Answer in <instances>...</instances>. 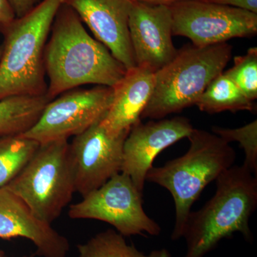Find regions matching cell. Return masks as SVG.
<instances>
[{"mask_svg":"<svg viewBox=\"0 0 257 257\" xmlns=\"http://www.w3.org/2000/svg\"><path fill=\"white\" fill-rule=\"evenodd\" d=\"M64 0H42L32 11L0 29L4 36L0 60V101L15 96L46 94L44 54Z\"/></svg>","mask_w":257,"mask_h":257,"instance_id":"obj_4","label":"cell"},{"mask_svg":"<svg viewBox=\"0 0 257 257\" xmlns=\"http://www.w3.org/2000/svg\"><path fill=\"white\" fill-rule=\"evenodd\" d=\"M79 257H172L170 251L160 248L148 254L126 243L124 236L114 229L98 233L87 242L77 245Z\"/></svg>","mask_w":257,"mask_h":257,"instance_id":"obj_18","label":"cell"},{"mask_svg":"<svg viewBox=\"0 0 257 257\" xmlns=\"http://www.w3.org/2000/svg\"><path fill=\"white\" fill-rule=\"evenodd\" d=\"M50 32L44 54L50 101L84 84L114 87L126 74L124 65L88 34L78 15L67 5H61Z\"/></svg>","mask_w":257,"mask_h":257,"instance_id":"obj_1","label":"cell"},{"mask_svg":"<svg viewBox=\"0 0 257 257\" xmlns=\"http://www.w3.org/2000/svg\"><path fill=\"white\" fill-rule=\"evenodd\" d=\"M17 237L32 241L42 257H66L70 248L68 239L38 219L23 199L0 187V238Z\"/></svg>","mask_w":257,"mask_h":257,"instance_id":"obj_14","label":"cell"},{"mask_svg":"<svg viewBox=\"0 0 257 257\" xmlns=\"http://www.w3.org/2000/svg\"><path fill=\"white\" fill-rule=\"evenodd\" d=\"M128 133L109 135L97 121L69 143L75 192L82 197L121 172L123 146Z\"/></svg>","mask_w":257,"mask_h":257,"instance_id":"obj_10","label":"cell"},{"mask_svg":"<svg viewBox=\"0 0 257 257\" xmlns=\"http://www.w3.org/2000/svg\"><path fill=\"white\" fill-rule=\"evenodd\" d=\"M232 55L226 42L207 47L188 45L155 73V84L141 119H164L196 102L223 71Z\"/></svg>","mask_w":257,"mask_h":257,"instance_id":"obj_5","label":"cell"},{"mask_svg":"<svg viewBox=\"0 0 257 257\" xmlns=\"http://www.w3.org/2000/svg\"><path fill=\"white\" fill-rule=\"evenodd\" d=\"M126 70L137 67L128 30L132 0H64Z\"/></svg>","mask_w":257,"mask_h":257,"instance_id":"obj_13","label":"cell"},{"mask_svg":"<svg viewBox=\"0 0 257 257\" xmlns=\"http://www.w3.org/2000/svg\"><path fill=\"white\" fill-rule=\"evenodd\" d=\"M5 187L23 199L38 219L52 224L76 192L68 140L40 144L31 160Z\"/></svg>","mask_w":257,"mask_h":257,"instance_id":"obj_6","label":"cell"},{"mask_svg":"<svg viewBox=\"0 0 257 257\" xmlns=\"http://www.w3.org/2000/svg\"><path fill=\"white\" fill-rule=\"evenodd\" d=\"M194 128L190 120L184 116L150 120L147 123L139 121L125 140L121 172L127 175L143 192L147 172L153 167L159 154L188 138Z\"/></svg>","mask_w":257,"mask_h":257,"instance_id":"obj_11","label":"cell"},{"mask_svg":"<svg viewBox=\"0 0 257 257\" xmlns=\"http://www.w3.org/2000/svg\"><path fill=\"white\" fill-rule=\"evenodd\" d=\"M3 44H2V45H0V60H1L2 54H3Z\"/></svg>","mask_w":257,"mask_h":257,"instance_id":"obj_26","label":"cell"},{"mask_svg":"<svg viewBox=\"0 0 257 257\" xmlns=\"http://www.w3.org/2000/svg\"><path fill=\"white\" fill-rule=\"evenodd\" d=\"M216 183L214 195L199 210L189 213L182 257H204L236 232L252 242L249 221L257 208V177L244 164L233 165Z\"/></svg>","mask_w":257,"mask_h":257,"instance_id":"obj_2","label":"cell"},{"mask_svg":"<svg viewBox=\"0 0 257 257\" xmlns=\"http://www.w3.org/2000/svg\"><path fill=\"white\" fill-rule=\"evenodd\" d=\"M187 138L188 151L162 167H152L146 176V182L164 187L173 197L172 241L182 239L191 209L204 189L232 167L236 159L233 147L215 134L194 128Z\"/></svg>","mask_w":257,"mask_h":257,"instance_id":"obj_3","label":"cell"},{"mask_svg":"<svg viewBox=\"0 0 257 257\" xmlns=\"http://www.w3.org/2000/svg\"><path fill=\"white\" fill-rule=\"evenodd\" d=\"M17 18H22L32 11L41 0H9Z\"/></svg>","mask_w":257,"mask_h":257,"instance_id":"obj_23","label":"cell"},{"mask_svg":"<svg viewBox=\"0 0 257 257\" xmlns=\"http://www.w3.org/2000/svg\"><path fill=\"white\" fill-rule=\"evenodd\" d=\"M172 34L187 37L196 47L224 43L257 33V14L206 0H185L168 5Z\"/></svg>","mask_w":257,"mask_h":257,"instance_id":"obj_8","label":"cell"},{"mask_svg":"<svg viewBox=\"0 0 257 257\" xmlns=\"http://www.w3.org/2000/svg\"><path fill=\"white\" fill-rule=\"evenodd\" d=\"M199 110L213 114L229 111L255 110L254 103L225 73L218 75L210 83L196 102Z\"/></svg>","mask_w":257,"mask_h":257,"instance_id":"obj_17","label":"cell"},{"mask_svg":"<svg viewBox=\"0 0 257 257\" xmlns=\"http://www.w3.org/2000/svg\"><path fill=\"white\" fill-rule=\"evenodd\" d=\"M68 215L71 219L104 221L124 237L157 236L162 231L160 224L144 210L143 192L123 172L70 205Z\"/></svg>","mask_w":257,"mask_h":257,"instance_id":"obj_7","label":"cell"},{"mask_svg":"<svg viewBox=\"0 0 257 257\" xmlns=\"http://www.w3.org/2000/svg\"><path fill=\"white\" fill-rule=\"evenodd\" d=\"M49 101L46 94L15 96L0 101V137L26 133L37 122Z\"/></svg>","mask_w":257,"mask_h":257,"instance_id":"obj_16","label":"cell"},{"mask_svg":"<svg viewBox=\"0 0 257 257\" xmlns=\"http://www.w3.org/2000/svg\"><path fill=\"white\" fill-rule=\"evenodd\" d=\"M225 74L250 100L257 98V48L248 49L246 55L234 57V66Z\"/></svg>","mask_w":257,"mask_h":257,"instance_id":"obj_21","label":"cell"},{"mask_svg":"<svg viewBox=\"0 0 257 257\" xmlns=\"http://www.w3.org/2000/svg\"><path fill=\"white\" fill-rule=\"evenodd\" d=\"M216 4L226 5L238 9L246 10L257 14V0H206Z\"/></svg>","mask_w":257,"mask_h":257,"instance_id":"obj_22","label":"cell"},{"mask_svg":"<svg viewBox=\"0 0 257 257\" xmlns=\"http://www.w3.org/2000/svg\"><path fill=\"white\" fill-rule=\"evenodd\" d=\"M155 84V73L145 67L126 70L114 89L109 109L100 120L101 124L111 135L130 133L132 127L141 121Z\"/></svg>","mask_w":257,"mask_h":257,"instance_id":"obj_15","label":"cell"},{"mask_svg":"<svg viewBox=\"0 0 257 257\" xmlns=\"http://www.w3.org/2000/svg\"><path fill=\"white\" fill-rule=\"evenodd\" d=\"M113 94V88L106 86L62 93L47 103L37 122L20 136L43 144L80 135L104 117Z\"/></svg>","mask_w":257,"mask_h":257,"instance_id":"obj_9","label":"cell"},{"mask_svg":"<svg viewBox=\"0 0 257 257\" xmlns=\"http://www.w3.org/2000/svg\"><path fill=\"white\" fill-rule=\"evenodd\" d=\"M34 256H35V254H32V255H30V256H25V257H34ZM0 257H5V256H3V255L2 254V253H0Z\"/></svg>","mask_w":257,"mask_h":257,"instance_id":"obj_27","label":"cell"},{"mask_svg":"<svg viewBox=\"0 0 257 257\" xmlns=\"http://www.w3.org/2000/svg\"><path fill=\"white\" fill-rule=\"evenodd\" d=\"M128 30L137 66L156 73L177 55L169 5L133 2Z\"/></svg>","mask_w":257,"mask_h":257,"instance_id":"obj_12","label":"cell"},{"mask_svg":"<svg viewBox=\"0 0 257 257\" xmlns=\"http://www.w3.org/2000/svg\"><path fill=\"white\" fill-rule=\"evenodd\" d=\"M133 2L139 3H150V4L170 5L177 2L185 1V0H132Z\"/></svg>","mask_w":257,"mask_h":257,"instance_id":"obj_25","label":"cell"},{"mask_svg":"<svg viewBox=\"0 0 257 257\" xmlns=\"http://www.w3.org/2000/svg\"><path fill=\"white\" fill-rule=\"evenodd\" d=\"M16 18L9 0H0V29L8 26Z\"/></svg>","mask_w":257,"mask_h":257,"instance_id":"obj_24","label":"cell"},{"mask_svg":"<svg viewBox=\"0 0 257 257\" xmlns=\"http://www.w3.org/2000/svg\"><path fill=\"white\" fill-rule=\"evenodd\" d=\"M212 133L215 134L227 143L237 142L245 154V165L257 177V120L236 128L214 126Z\"/></svg>","mask_w":257,"mask_h":257,"instance_id":"obj_20","label":"cell"},{"mask_svg":"<svg viewBox=\"0 0 257 257\" xmlns=\"http://www.w3.org/2000/svg\"><path fill=\"white\" fill-rule=\"evenodd\" d=\"M39 146L37 142L21 136L0 137V187L21 172Z\"/></svg>","mask_w":257,"mask_h":257,"instance_id":"obj_19","label":"cell"}]
</instances>
